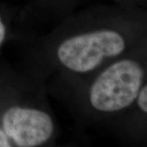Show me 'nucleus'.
<instances>
[{
	"label": "nucleus",
	"instance_id": "f257e3e1",
	"mask_svg": "<svg viewBox=\"0 0 147 147\" xmlns=\"http://www.w3.org/2000/svg\"><path fill=\"white\" fill-rule=\"evenodd\" d=\"M144 70L133 60H121L105 69L90 90V101L96 110L113 112L129 106L137 99Z\"/></svg>",
	"mask_w": 147,
	"mask_h": 147
},
{
	"label": "nucleus",
	"instance_id": "20e7f679",
	"mask_svg": "<svg viewBox=\"0 0 147 147\" xmlns=\"http://www.w3.org/2000/svg\"><path fill=\"white\" fill-rule=\"evenodd\" d=\"M137 98H138V105L145 113L147 112V87L145 86L140 89Z\"/></svg>",
	"mask_w": 147,
	"mask_h": 147
},
{
	"label": "nucleus",
	"instance_id": "423d86ee",
	"mask_svg": "<svg viewBox=\"0 0 147 147\" xmlns=\"http://www.w3.org/2000/svg\"><path fill=\"white\" fill-rule=\"evenodd\" d=\"M5 32V26L3 24V22L1 21V18H0V44H1V42H3V39H4Z\"/></svg>",
	"mask_w": 147,
	"mask_h": 147
},
{
	"label": "nucleus",
	"instance_id": "39448f33",
	"mask_svg": "<svg viewBox=\"0 0 147 147\" xmlns=\"http://www.w3.org/2000/svg\"><path fill=\"white\" fill-rule=\"evenodd\" d=\"M9 142L5 132L0 130V147H9Z\"/></svg>",
	"mask_w": 147,
	"mask_h": 147
},
{
	"label": "nucleus",
	"instance_id": "f03ea898",
	"mask_svg": "<svg viewBox=\"0 0 147 147\" xmlns=\"http://www.w3.org/2000/svg\"><path fill=\"white\" fill-rule=\"evenodd\" d=\"M125 48L123 36L114 30H103L70 38L57 51L60 61L78 73L93 70L106 58L119 55Z\"/></svg>",
	"mask_w": 147,
	"mask_h": 147
},
{
	"label": "nucleus",
	"instance_id": "7ed1b4c3",
	"mask_svg": "<svg viewBox=\"0 0 147 147\" xmlns=\"http://www.w3.org/2000/svg\"><path fill=\"white\" fill-rule=\"evenodd\" d=\"M5 133L18 146H38L46 142L53 132L52 118L42 110L12 107L3 119Z\"/></svg>",
	"mask_w": 147,
	"mask_h": 147
}]
</instances>
